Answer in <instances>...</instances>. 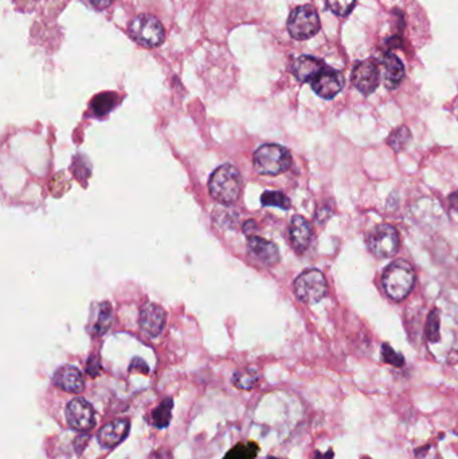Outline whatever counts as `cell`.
<instances>
[{"label": "cell", "instance_id": "obj_23", "mask_svg": "<svg viewBox=\"0 0 458 459\" xmlns=\"http://www.w3.org/2000/svg\"><path fill=\"white\" fill-rule=\"evenodd\" d=\"M410 141H412V132L407 127L397 128L394 132H391L387 140L390 147L395 152L404 150L410 144Z\"/></svg>", "mask_w": 458, "mask_h": 459}, {"label": "cell", "instance_id": "obj_13", "mask_svg": "<svg viewBox=\"0 0 458 459\" xmlns=\"http://www.w3.org/2000/svg\"><path fill=\"white\" fill-rule=\"evenodd\" d=\"M131 422L128 419H117L100 430L97 439L100 446L103 448H113L121 443L129 434Z\"/></svg>", "mask_w": 458, "mask_h": 459}, {"label": "cell", "instance_id": "obj_19", "mask_svg": "<svg viewBox=\"0 0 458 459\" xmlns=\"http://www.w3.org/2000/svg\"><path fill=\"white\" fill-rule=\"evenodd\" d=\"M233 383L240 390H253L260 383V373L255 368H243L234 373Z\"/></svg>", "mask_w": 458, "mask_h": 459}, {"label": "cell", "instance_id": "obj_17", "mask_svg": "<svg viewBox=\"0 0 458 459\" xmlns=\"http://www.w3.org/2000/svg\"><path fill=\"white\" fill-rule=\"evenodd\" d=\"M382 76L387 89H397L404 77V66L395 54H386L382 59Z\"/></svg>", "mask_w": 458, "mask_h": 459}, {"label": "cell", "instance_id": "obj_1", "mask_svg": "<svg viewBox=\"0 0 458 459\" xmlns=\"http://www.w3.org/2000/svg\"><path fill=\"white\" fill-rule=\"evenodd\" d=\"M208 191L211 197L220 205L235 203L241 195V173L231 164L220 165L208 180Z\"/></svg>", "mask_w": 458, "mask_h": 459}, {"label": "cell", "instance_id": "obj_18", "mask_svg": "<svg viewBox=\"0 0 458 459\" xmlns=\"http://www.w3.org/2000/svg\"><path fill=\"white\" fill-rule=\"evenodd\" d=\"M112 324V306L109 302H103L97 305V317L92 322L91 328L94 336H101L111 328Z\"/></svg>", "mask_w": 458, "mask_h": 459}, {"label": "cell", "instance_id": "obj_28", "mask_svg": "<svg viewBox=\"0 0 458 459\" xmlns=\"http://www.w3.org/2000/svg\"><path fill=\"white\" fill-rule=\"evenodd\" d=\"M100 369H101V367H100V360H98V357H89L88 364H86V372H88L92 378H94V376H97V375L100 373Z\"/></svg>", "mask_w": 458, "mask_h": 459}, {"label": "cell", "instance_id": "obj_4", "mask_svg": "<svg viewBox=\"0 0 458 459\" xmlns=\"http://www.w3.org/2000/svg\"><path fill=\"white\" fill-rule=\"evenodd\" d=\"M129 35L141 46L155 48L166 39V31L161 21L148 14H141L129 24Z\"/></svg>", "mask_w": 458, "mask_h": 459}, {"label": "cell", "instance_id": "obj_21", "mask_svg": "<svg viewBox=\"0 0 458 459\" xmlns=\"http://www.w3.org/2000/svg\"><path fill=\"white\" fill-rule=\"evenodd\" d=\"M117 103L115 93H103L94 97L92 101V110L96 115H103L109 113Z\"/></svg>", "mask_w": 458, "mask_h": 459}, {"label": "cell", "instance_id": "obj_11", "mask_svg": "<svg viewBox=\"0 0 458 459\" xmlns=\"http://www.w3.org/2000/svg\"><path fill=\"white\" fill-rule=\"evenodd\" d=\"M167 321L166 310L155 304H147L140 309L138 324L141 331L151 337H159Z\"/></svg>", "mask_w": 458, "mask_h": 459}, {"label": "cell", "instance_id": "obj_30", "mask_svg": "<svg viewBox=\"0 0 458 459\" xmlns=\"http://www.w3.org/2000/svg\"><path fill=\"white\" fill-rule=\"evenodd\" d=\"M88 442H89V435H80L74 442V448L78 453H81L85 448V446L88 445Z\"/></svg>", "mask_w": 458, "mask_h": 459}, {"label": "cell", "instance_id": "obj_2", "mask_svg": "<svg viewBox=\"0 0 458 459\" xmlns=\"http://www.w3.org/2000/svg\"><path fill=\"white\" fill-rule=\"evenodd\" d=\"M382 284L390 299L394 301L406 299L415 284V273L412 264L403 259L394 261L385 269Z\"/></svg>", "mask_w": 458, "mask_h": 459}, {"label": "cell", "instance_id": "obj_29", "mask_svg": "<svg viewBox=\"0 0 458 459\" xmlns=\"http://www.w3.org/2000/svg\"><path fill=\"white\" fill-rule=\"evenodd\" d=\"M83 1H86L91 7H93L97 11L108 9L113 3V0H83Z\"/></svg>", "mask_w": 458, "mask_h": 459}, {"label": "cell", "instance_id": "obj_7", "mask_svg": "<svg viewBox=\"0 0 458 459\" xmlns=\"http://www.w3.org/2000/svg\"><path fill=\"white\" fill-rule=\"evenodd\" d=\"M370 252L378 258H391L400 249V234L390 225H379L368 235Z\"/></svg>", "mask_w": 458, "mask_h": 459}, {"label": "cell", "instance_id": "obj_3", "mask_svg": "<svg viewBox=\"0 0 458 459\" xmlns=\"http://www.w3.org/2000/svg\"><path fill=\"white\" fill-rule=\"evenodd\" d=\"M253 161L257 172L275 176L289 170L292 155L278 144H264L254 152Z\"/></svg>", "mask_w": 458, "mask_h": 459}, {"label": "cell", "instance_id": "obj_12", "mask_svg": "<svg viewBox=\"0 0 458 459\" xmlns=\"http://www.w3.org/2000/svg\"><path fill=\"white\" fill-rule=\"evenodd\" d=\"M53 384L59 390L69 393H81L85 390V379L78 368L63 366L53 376Z\"/></svg>", "mask_w": 458, "mask_h": 459}, {"label": "cell", "instance_id": "obj_25", "mask_svg": "<svg viewBox=\"0 0 458 459\" xmlns=\"http://www.w3.org/2000/svg\"><path fill=\"white\" fill-rule=\"evenodd\" d=\"M439 326H441V319H439V311L438 310H432L427 316L426 320V328L424 333L429 341L437 343L439 341Z\"/></svg>", "mask_w": 458, "mask_h": 459}, {"label": "cell", "instance_id": "obj_9", "mask_svg": "<svg viewBox=\"0 0 458 459\" xmlns=\"http://www.w3.org/2000/svg\"><path fill=\"white\" fill-rule=\"evenodd\" d=\"M352 83L365 96L375 92L380 83V70L374 59L357 62L352 71Z\"/></svg>", "mask_w": 458, "mask_h": 459}, {"label": "cell", "instance_id": "obj_15", "mask_svg": "<svg viewBox=\"0 0 458 459\" xmlns=\"http://www.w3.org/2000/svg\"><path fill=\"white\" fill-rule=\"evenodd\" d=\"M289 238L297 253L307 252L312 241V227L308 220L301 215H295L289 225Z\"/></svg>", "mask_w": 458, "mask_h": 459}, {"label": "cell", "instance_id": "obj_24", "mask_svg": "<svg viewBox=\"0 0 458 459\" xmlns=\"http://www.w3.org/2000/svg\"><path fill=\"white\" fill-rule=\"evenodd\" d=\"M261 203L266 207H277L281 210H289L292 206L289 197L280 191H266L261 196Z\"/></svg>", "mask_w": 458, "mask_h": 459}, {"label": "cell", "instance_id": "obj_16", "mask_svg": "<svg viewBox=\"0 0 458 459\" xmlns=\"http://www.w3.org/2000/svg\"><path fill=\"white\" fill-rule=\"evenodd\" d=\"M324 68L325 65L319 58L301 56L295 61L292 71L300 82H312L320 74Z\"/></svg>", "mask_w": 458, "mask_h": 459}, {"label": "cell", "instance_id": "obj_27", "mask_svg": "<svg viewBox=\"0 0 458 459\" xmlns=\"http://www.w3.org/2000/svg\"><path fill=\"white\" fill-rule=\"evenodd\" d=\"M382 359L385 363H389L394 367H403L404 359L400 354H397L389 344L382 345Z\"/></svg>", "mask_w": 458, "mask_h": 459}, {"label": "cell", "instance_id": "obj_5", "mask_svg": "<svg viewBox=\"0 0 458 459\" xmlns=\"http://www.w3.org/2000/svg\"><path fill=\"white\" fill-rule=\"evenodd\" d=\"M293 287L297 299L308 305L317 304L328 293L327 279L317 269H310L302 272L296 278Z\"/></svg>", "mask_w": 458, "mask_h": 459}, {"label": "cell", "instance_id": "obj_8", "mask_svg": "<svg viewBox=\"0 0 458 459\" xmlns=\"http://www.w3.org/2000/svg\"><path fill=\"white\" fill-rule=\"evenodd\" d=\"M66 419L71 428L86 433L93 430L96 426V411L88 401L76 398L70 401L66 407Z\"/></svg>", "mask_w": 458, "mask_h": 459}, {"label": "cell", "instance_id": "obj_14", "mask_svg": "<svg viewBox=\"0 0 458 459\" xmlns=\"http://www.w3.org/2000/svg\"><path fill=\"white\" fill-rule=\"evenodd\" d=\"M248 249L255 259H258L261 264L266 266H275L280 261V252L275 243L266 241L264 238L249 235Z\"/></svg>", "mask_w": 458, "mask_h": 459}, {"label": "cell", "instance_id": "obj_31", "mask_svg": "<svg viewBox=\"0 0 458 459\" xmlns=\"http://www.w3.org/2000/svg\"><path fill=\"white\" fill-rule=\"evenodd\" d=\"M449 202H450V206L453 207L456 211H458V191L449 196Z\"/></svg>", "mask_w": 458, "mask_h": 459}, {"label": "cell", "instance_id": "obj_22", "mask_svg": "<svg viewBox=\"0 0 458 459\" xmlns=\"http://www.w3.org/2000/svg\"><path fill=\"white\" fill-rule=\"evenodd\" d=\"M260 448L254 442L238 443L230 450L223 459H254L257 457Z\"/></svg>", "mask_w": 458, "mask_h": 459}, {"label": "cell", "instance_id": "obj_10", "mask_svg": "<svg viewBox=\"0 0 458 459\" xmlns=\"http://www.w3.org/2000/svg\"><path fill=\"white\" fill-rule=\"evenodd\" d=\"M310 83H312L313 92L320 96L321 98L332 100L333 97H336L343 91L345 80L340 71L325 66L320 74Z\"/></svg>", "mask_w": 458, "mask_h": 459}, {"label": "cell", "instance_id": "obj_26", "mask_svg": "<svg viewBox=\"0 0 458 459\" xmlns=\"http://www.w3.org/2000/svg\"><path fill=\"white\" fill-rule=\"evenodd\" d=\"M356 0H327V6L337 16H347L354 10Z\"/></svg>", "mask_w": 458, "mask_h": 459}, {"label": "cell", "instance_id": "obj_20", "mask_svg": "<svg viewBox=\"0 0 458 459\" xmlns=\"http://www.w3.org/2000/svg\"><path fill=\"white\" fill-rule=\"evenodd\" d=\"M172 407H173V402L170 398L164 399L163 402L158 406V408L153 410L152 413V425L158 428H166L167 426L170 425L171 422V413Z\"/></svg>", "mask_w": 458, "mask_h": 459}, {"label": "cell", "instance_id": "obj_6", "mask_svg": "<svg viewBox=\"0 0 458 459\" xmlns=\"http://www.w3.org/2000/svg\"><path fill=\"white\" fill-rule=\"evenodd\" d=\"M287 31L297 41H307L320 31V18L312 6H300L287 18Z\"/></svg>", "mask_w": 458, "mask_h": 459}, {"label": "cell", "instance_id": "obj_33", "mask_svg": "<svg viewBox=\"0 0 458 459\" xmlns=\"http://www.w3.org/2000/svg\"><path fill=\"white\" fill-rule=\"evenodd\" d=\"M268 459H278V458H273V457H270V458H268Z\"/></svg>", "mask_w": 458, "mask_h": 459}, {"label": "cell", "instance_id": "obj_32", "mask_svg": "<svg viewBox=\"0 0 458 459\" xmlns=\"http://www.w3.org/2000/svg\"><path fill=\"white\" fill-rule=\"evenodd\" d=\"M315 459H333V451H327V453H316L315 454Z\"/></svg>", "mask_w": 458, "mask_h": 459}]
</instances>
